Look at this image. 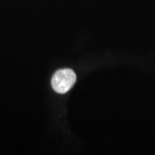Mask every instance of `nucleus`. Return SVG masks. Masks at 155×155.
Returning <instances> with one entry per match:
<instances>
[{
    "mask_svg": "<svg viewBox=\"0 0 155 155\" xmlns=\"http://www.w3.org/2000/svg\"><path fill=\"white\" fill-rule=\"evenodd\" d=\"M76 74L72 69H61L52 78V87L56 92L64 94L69 91L76 82Z\"/></svg>",
    "mask_w": 155,
    "mask_h": 155,
    "instance_id": "f257e3e1",
    "label": "nucleus"
}]
</instances>
